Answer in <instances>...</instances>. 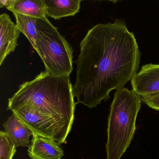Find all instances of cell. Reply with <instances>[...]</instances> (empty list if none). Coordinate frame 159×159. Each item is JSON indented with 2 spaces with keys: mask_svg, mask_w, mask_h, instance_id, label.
I'll use <instances>...</instances> for the list:
<instances>
[{
  "mask_svg": "<svg viewBox=\"0 0 159 159\" xmlns=\"http://www.w3.org/2000/svg\"><path fill=\"white\" fill-rule=\"evenodd\" d=\"M16 152L15 146L4 131L0 132V159H13Z\"/></svg>",
  "mask_w": 159,
  "mask_h": 159,
  "instance_id": "12",
  "label": "cell"
},
{
  "mask_svg": "<svg viewBox=\"0 0 159 159\" xmlns=\"http://www.w3.org/2000/svg\"><path fill=\"white\" fill-rule=\"evenodd\" d=\"M20 30L7 13L0 15V66L18 45Z\"/></svg>",
  "mask_w": 159,
  "mask_h": 159,
  "instance_id": "6",
  "label": "cell"
},
{
  "mask_svg": "<svg viewBox=\"0 0 159 159\" xmlns=\"http://www.w3.org/2000/svg\"><path fill=\"white\" fill-rule=\"evenodd\" d=\"M6 9L13 13L21 14L34 18L46 17L43 0H11Z\"/></svg>",
  "mask_w": 159,
  "mask_h": 159,
  "instance_id": "10",
  "label": "cell"
},
{
  "mask_svg": "<svg viewBox=\"0 0 159 159\" xmlns=\"http://www.w3.org/2000/svg\"><path fill=\"white\" fill-rule=\"evenodd\" d=\"M69 77L45 70L21 84L8 101V109L33 134L65 143L71 131L76 102Z\"/></svg>",
  "mask_w": 159,
  "mask_h": 159,
  "instance_id": "2",
  "label": "cell"
},
{
  "mask_svg": "<svg viewBox=\"0 0 159 159\" xmlns=\"http://www.w3.org/2000/svg\"><path fill=\"white\" fill-rule=\"evenodd\" d=\"M11 0H1L0 1V8H7L10 3Z\"/></svg>",
  "mask_w": 159,
  "mask_h": 159,
  "instance_id": "14",
  "label": "cell"
},
{
  "mask_svg": "<svg viewBox=\"0 0 159 159\" xmlns=\"http://www.w3.org/2000/svg\"><path fill=\"white\" fill-rule=\"evenodd\" d=\"M29 146V155L30 159H61L64 151L59 144L45 137L33 134Z\"/></svg>",
  "mask_w": 159,
  "mask_h": 159,
  "instance_id": "7",
  "label": "cell"
},
{
  "mask_svg": "<svg viewBox=\"0 0 159 159\" xmlns=\"http://www.w3.org/2000/svg\"><path fill=\"white\" fill-rule=\"evenodd\" d=\"M36 50L52 75L70 77L73 70V52L70 44L47 17L36 18Z\"/></svg>",
  "mask_w": 159,
  "mask_h": 159,
  "instance_id": "4",
  "label": "cell"
},
{
  "mask_svg": "<svg viewBox=\"0 0 159 159\" xmlns=\"http://www.w3.org/2000/svg\"><path fill=\"white\" fill-rule=\"evenodd\" d=\"M140 97L133 90H116L108 117L107 159H120L134 139Z\"/></svg>",
  "mask_w": 159,
  "mask_h": 159,
  "instance_id": "3",
  "label": "cell"
},
{
  "mask_svg": "<svg viewBox=\"0 0 159 159\" xmlns=\"http://www.w3.org/2000/svg\"><path fill=\"white\" fill-rule=\"evenodd\" d=\"M142 102L146 104L149 107L159 111V93L151 95L141 96Z\"/></svg>",
  "mask_w": 159,
  "mask_h": 159,
  "instance_id": "13",
  "label": "cell"
},
{
  "mask_svg": "<svg viewBox=\"0 0 159 159\" xmlns=\"http://www.w3.org/2000/svg\"><path fill=\"white\" fill-rule=\"evenodd\" d=\"M5 132L16 148L30 145V137L33 132L26 126L14 113L3 124Z\"/></svg>",
  "mask_w": 159,
  "mask_h": 159,
  "instance_id": "8",
  "label": "cell"
},
{
  "mask_svg": "<svg viewBox=\"0 0 159 159\" xmlns=\"http://www.w3.org/2000/svg\"><path fill=\"white\" fill-rule=\"evenodd\" d=\"M80 47L73 85L76 104L96 107L112 90L124 88L138 70L140 51L123 20L94 26Z\"/></svg>",
  "mask_w": 159,
  "mask_h": 159,
  "instance_id": "1",
  "label": "cell"
},
{
  "mask_svg": "<svg viewBox=\"0 0 159 159\" xmlns=\"http://www.w3.org/2000/svg\"><path fill=\"white\" fill-rule=\"evenodd\" d=\"M80 0H43L46 16L55 20L74 16L79 12Z\"/></svg>",
  "mask_w": 159,
  "mask_h": 159,
  "instance_id": "9",
  "label": "cell"
},
{
  "mask_svg": "<svg viewBox=\"0 0 159 159\" xmlns=\"http://www.w3.org/2000/svg\"><path fill=\"white\" fill-rule=\"evenodd\" d=\"M132 90L139 96L159 93V64L143 66L131 80Z\"/></svg>",
  "mask_w": 159,
  "mask_h": 159,
  "instance_id": "5",
  "label": "cell"
},
{
  "mask_svg": "<svg viewBox=\"0 0 159 159\" xmlns=\"http://www.w3.org/2000/svg\"><path fill=\"white\" fill-rule=\"evenodd\" d=\"M13 15L16 19V25L18 29L27 38L33 48L36 50V18L16 13H13Z\"/></svg>",
  "mask_w": 159,
  "mask_h": 159,
  "instance_id": "11",
  "label": "cell"
}]
</instances>
